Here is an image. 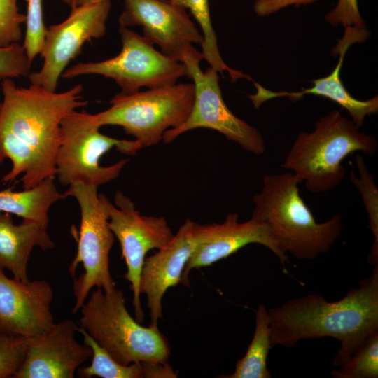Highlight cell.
I'll return each instance as SVG.
<instances>
[{
    "label": "cell",
    "instance_id": "cell-1",
    "mask_svg": "<svg viewBox=\"0 0 378 378\" xmlns=\"http://www.w3.org/2000/svg\"><path fill=\"white\" fill-rule=\"evenodd\" d=\"M0 164L6 158L10 171L1 182L20 181L29 189L46 178L56 176L55 160L62 141L61 122L67 115L88 104L82 84L62 92L38 85L18 87L11 78L1 83Z\"/></svg>",
    "mask_w": 378,
    "mask_h": 378
},
{
    "label": "cell",
    "instance_id": "cell-2",
    "mask_svg": "<svg viewBox=\"0 0 378 378\" xmlns=\"http://www.w3.org/2000/svg\"><path fill=\"white\" fill-rule=\"evenodd\" d=\"M267 311L272 347L293 348L301 340L333 337L341 344L333 360L340 366L378 331V265L358 288L338 301L308 294Z\"/></svg>",
    "mask_w": 378,
    "mask_h": 378
},
{
    "label": "cell",
    "instance_id": "cell-3",
    "mask_svg": "<svg viewBox=\"0 0 378 378\" xmlns=\"http://www.w3.org/2000/svg\"><path fill=\"white\" fill-rule=\"evenodd\" d=\"M300 180L291 172L266 174L252 197V218L263 222L279 250L299 260L328 253L341 234L342 218L317 223L300 195Z\"/></svg>",
    "mask_w": 378,
    "mask_h": 378
},
{
    "label": "cell",
    "instance_id": "cell-4",
    "mask_svg": "<svg viewBox=\"0 0 378 378\" xmlns=\"http://www.w3.org/2000/svg\"><path fill=\"white\" fill-rule=\"evenodd\" d=\"M377 140L360 131L351 120L332 110L320 118L312 132H300L281 167L304 181L307 190L323 193L340 186L343 160L354 152L374 155Z\"/></svg>",
    "mask_w": 378,
    "mask_h": 378
},
{
    "label": "cell",
    "instance_id": "cell-5",
    "mask_svg": "<svg viewBox=\"0 0 378 378\" xmlns=\"http://www.w3.org/2000/svg\"><path fill=\"white\" fill-rule=\"evenodd\" d=\"M80 310V327L119 363L168 362V340L158 324L145 327L131 316L122 290L107 293L97 288Z\"/></svg>",
    "mask_w": 378,
    "mask_h": 378
},
{
    "label": "cell",
    "instance_id": "cell-6",
    "mask_svg": "<svg viewBox=\"0 0 378 378\" xmlns=\"http://www.w3.org/2000/svg\"><path fill=\"white\" fill-rule=\"evenodd\" d=\"M195 99L193 83H178L132 94L119 93L105 111L92 114L100 127L118 125L143 147L158 144L164 133L182 125Z\"/></svg>",
    "mask_w": 378,
    "mask_h": 378
},
{
    "label": "cell",
    "instance_id": "cell-7",
    "mask_svg": "<svg viewBox=\"0 0 378 378\" xmlns=\"http://www.w3.org/2000/svg\"><path fill=\"white\" fill-rule=\"evenodd\" d=\"M92 114L74 111L61 122L62 141L56 160V176L62 186L76 182L99 186L115 179L127 162L122 159L111 166L100 164V158L112 148L135 155L143 148L136 140L118 139L99 131Z\"/></svg>",
    "mask_w": 378,
    "mask_h": 378
},
{
    "label": "cell",
    "instance_id": "cell-8",
    "mask_svg": "<svg viewBox=\"0 0 378 378\" xmlns=\"http://www.w3.org/2000/svg\"><path fill=\"white\" fill-rule=\"evenodd\" d=\"M97 188L76 182L70 185L64 193L77 200L80 210L79 232L75 230L71 232L77 241V253L69 272L74 276L77 267L82 264L84 272L74 281L73 314L80 310L93 288H101L107 293L115 289L109 270V253L115 236L108 225L107 208L97 193Z\"/></svg>",
    "mask_w": 378,
    "mask_h": 378
},
{
    "label": "cell",
    "instance_id": "cell-9",
    "mask_svg": "<svg viewBox=\"0 0 378 378\" xmlns=\"http://www.w3.org/2000/svg\"><path fill=\"white\" fill-rule=\"evenodd\" d=\"M120 52L101 62H80L66 69L62 78L97 74L115 81L121 93L132 94L142 87L156 88L175 84L187 76L183 62L175 60L154 48L146 37L120 26Z\"/></svg>",
    "mask_w": 378,
    "mask_h": 378
},
{
    "label": "cell",
    "instance_id": "cell-10",
    "mask_svg": "<svg viewBox=\"0 0 378 378\" xmlns=\"http://www.w3.org/2000/svg\"><path fill=\"white\" fill-rule=\"evenodd\" d=\"M202 59V52L194 48L182 60L187 76L193 80L194 102L186 120L176 128L167 130L163 134V141L172 142L193 129L208 128L220 132L251 153L262 154L266 149L263 136L227 107L220 88L218 72L211 66L203 71L200 66Z\"/></svg>",
    "mask_w": 378,
    "mask_h": 378
},
{
    "label": "cell",
    "instance_id": "cell-11",
    "mask_svg": "<svg viewBox=\"0 0 378 378\" xmlns=\"http://www.w3.org/2000/svg\"><path fill=\"white\" fill-rule=\"evenodd\" d=\"M108 211V225L118 240L127 272L125 277L130 284L132 305L136 320L141 323L144 314L140 300V278L147 253L164 246L174 237L164 217L140 214L134 203L121 191L114 195V204L104 194H100Z\"/></svg>",
    "mask_w": 378,
    "mask_h": 378
},
{
    "label": "cell",
    "instance_id": "cell-12",
    "mask_svg": "<svg viewBox=\"0 0 378 378\" xmlns=\"http://www.w3.org/2000/svg\"><path fill=\"white\" fill-rule=\"evenodd\" d=\"M111 6V0H102L75 7L63 22L47 27L40 52L43 64L27 76L31 84L55 92L59 78L84 43L105 34Z\"/></svg>",
    "mask_w": 378,
    "mask_h": 378
},
{
    "label": "cell",
    "instance_id": "cell-13",
    "mask_svg": "<svg viewBox=\"0 0 378 378\" xmlns=\"http://www.w3.org/2000/svg\"><path fill=\"white\" fill-rule=\"evenodd\" d=\"M121 27L141 26L144 36L159 46L162 52L182 62L187 53L202 45L201 33L186 9L166 0H122Z\"/></svg>",
    "mask_w": 378,
    "mask_h": 378
},
{
    "label": "cell",
    "instance_id": "cell-14",
    "mask_svg": "<svg viewBox=\"0 0 378 378\" xmlns=\"http://www.w3.org/2000/svg\"><path fill=\"white\" fill-rule=\"evenodd\" d=\"M237 213L229 214L222 223L196 224V245L183 272L181 281L188 286L189 273L226 258L251 244H258L270 250L284 267L289 262L272 239L270 231L262 221L253 218L239 223Z\"/></svg>",
    "mask_w": 378,
    "mask_h": 378
},
{
    "label": "cell",
    "instance_id": "cell-15",
    "mask_svg": "<svg viewBox=\"0 0 378 378\" xmlns=\"http://www.w3.org/2000/svg\"><path fill=\"white\" fill-rule=\"evenodd\" d=\"M52 300L46 281L10 279L0 269V334L27 339L43 334L55 323Z\"/></svg>",
    "mask_w": 378,
    "mask_h": 378
},
{
    "label": "cell",
    "instance_id": "cell-16",
    "mask_svg": "<svg viewBox=\"0 0 378 378\" xmlns=\"http://www.w3.org/2000/svg\"><path fill=\"white\" fill-rule=\"evenodd\" d=\"M80 326L70 319L55 323L43 334L28 339L27 358L14 378H73L92 351L76 339Z\"/></svg>",
    "mask_w": 378,
    "mask_h": 378
},
{
    "label": "cell",
    "instance_id": "cell-17",
    "mask_svg": "<svg viewBox=\"0 0 378 378\" xmlns=\"http://www.w3.org/2000/svg\"><path fill=\"white\" fill-rule=\"evenodd\" d=\"M369 35L370 33L365 28L344 27L343 37L338 40L332 50V55H339L337 64L327 76L313 80L312 88L297 92H273L254 81L256 92L248 96L254 108L258 109L265 102L274 98L287 97L291 101L296 102L304 95L314 94L330 99L346 109L349 113L351 120L360 129L367 116L378 112V96L366 100L354 97L344 85L340 78V71L349 47L354 43L365 41Z\"/></svg>",
    "mask_w": 378,
    "mask_h": 378
},
{
    "label": "cell",
    "instance_id": "cell-18",
    "mask_svg": "<svg viewBox=\"0 0 378 378\" xmlns=\"http://www.w3.org/2000/svg\"><path fill=\"white\" fill-rule=\"evenodd\" d=\"M196 224L186 219L164 246L144 260L139 290L147 298L150 324H158L162 318L164 294L181 281L183 272L196 245Z\"/></svg>",
    "mask_w": 378,
    "mask_h": 378
},
{
    "label": "cell",
    "instance_id": "cell-19",
    "mask_svg": "<svg viewBox=\"0 0 378 378\" xmlns=\"http://www.w3.org/2000/svg\"><path fill=\"white\" fill-rule=\"evenodd\" d=\"M47 228L28 220L15 225L10 214L0 212V269L8 270L16 279L28 281L27 264L33 248L46 251L55 246Z\"/></svg>",
    "mask_w": 378,
    "mask_h": 378
},
{
    "label": "cell",
    "instance_id": "cell-20",
    "mask_svg": "<svg viewBox=\"0 0 378 378\" xmlns=\"http://www.w3.org/2000/svg\"><path fill=\"white\" fill-rule=\"evenodd\" d=\"M53 178H46L36 186L22 191L0 190V212L15 214L23 220L48 226V211L58 200L66 198L57 190Z\"/></svg>",
    "mask_w": 378,
    "mask_h": 378
},
{
    "label": "cell",
    "instance_id": "cell-21",
    "mask_svg": "<svg viewBox=\"0 0 378 378\" xmlns=\"http://www.w3.org/2000/svg\"><path fill=\"white\" fill-rule=\"evenodd\" d=\"M268 311L259 304L255 312V328L253 337L243 358L235 365L234 372L225 378H271L267 360L271 346Z\"/></svg>",
    "mask_w": 378,
    "mask_h": 378
},
{
    "label": "cell",
    "instance_id": "cell-22",
    "mask_svg": "<svg viewBox=\"0 0 378 378\" xmlns=\"http://www.w3.org/2000/svg\"><path fill=\"white\" fill-rule=\"evenodd\" d=\"M166 1L190 10L201 28L204 37L203 43L201 45L202 54L203 58L210 64L211 67L222 74L227 72L232 82H236L240 78H247V75L241 71L228 66L220 56L217 36L211 22L209 0Z\"/></svg>",
    "mask_w": 378,
    "mask_h": 378
},
{
    "label": "cell",
    "instance_id": "cell-23",
    "mask_svg": "<svg viewBox=\"0 0 378 378\" xmlns=\"http://www.w3.org/2000/svg\"><path fill=\"white\" fill-rule=\"evenodd\" d=\"M78 332L83 336V343L92 351L91 364L88 367L78 369L79 377L145 378L143 361L122 365L102 347L85 330L80 327Z\"/></svg>",
    "mask_w": 378,
    "mask_h": 378
},
{
    "label": "cell",
    "instance_id": "cell-24",
    "mask_svg": "<svg viewBox=\"0 0 378 378\" xmlns=\"http://www.w3.org/2000/svg\"><path fill=\"white\" fill-rule=\"evenodd\" d=\"M358 171L356 176L350 173V179L360 194L362 202L368 215V227L373 234L374 241L368 256L372 265H378V188L372 174L369 172L362 155L355 157Z\"/></svg>",
    "mask_w": 378,
    "mask_h": 378
},
{
    "label": "cell",
    "instance_id": "cell-25",
    "mask_svg": "<svg viewBox=\"0 0 378 378\" xmlns=\"http://www.w3.org/2000/svg\"><path fill=\"white\" fill-rule=\"evenodd\" d=\"M331 375L335 378L378 377V331L373 332L363 344Z\"/></svg>",
    "mask_w": 378,
    "mask_h": 378
},
{
    "label": "cell",
    "instance_id": "cell-26",
    "mask_svg": "<svg viewBox=\"0 0 378 378\" xmlns=\"http://www.w3.org/2000/svg\"><path fill=\"white\" fill-rule=\"evenodd\" d=\"M26 31L22 44L29 60L31 62L40 54L44 43L47 27L43 12V0H26Z\"/></svg>",
    "mask_w": 378,
    "mask_h": 378
},
{
    "label": "cell",
    "instance_id": "cell-27",
    "mask_svg": "<svg viewBox=\"0 0 378 378\" xmlns=\"http://www.w3.org/2000/svg\"><path fill=\"white\" fill-rule=\"evenodd\" d=\"M29 340L0 334V378L13 377L27 358Z\"/></svg>",
    "mask_w": 378,
    "mask_h": 378
},
{
    "label": "cell",
    "instance_id": "cell-28",
    "mask_svg": "<svg viewBox=\"0 0 378 378\" xmlns=\"http://www.w3.org/2000/svg\"><path fill=\"white\" fill-rule=\"evenodd\" d=\"M17 1L0 0V48L18 43L22 37L26 15L19 12Z\"/></svg>",
    "mask_w": 378,
    "mask_h": 378
},
{
    "label": "cell",
    "instance_id": "cell-29",
    "mask_svg": "<svg viewBox=\"0 0 378 378\" xmlns=\"http://www.w3.org/2000/svg\"><path fill=\"white\" fill-rule=\"evenodd\" d=\"M31 64L23 46L19 43L0 48V80L28 76Z\"/></svg>",
    "mask_w": 378,
    "mask_h": 378
},
{
    "label": "cell",
    "instance_id": "cell-30",
    "mask_svg": "<svg viewBox=\"0 0 378 378\" xmlns=\"http://www.w3.org/2000/svg\"><path fill=\"white\" fill-rule=\"evenodd\" d=\"M325 20L332 26L339 24L365 28L358 4V0H337L335 8L325 15Z\"/></svg>",
    "mask_w": 378,
    "mask_h": 378
},
{
    "label": "cell",
    "instance_id": "cell-31",
    "mask_svg": "<svg viewBox=\"0 0 378 378\" xmlns=\"http://www.w3.org/2000/svg\"><path fill=\"white\" fill-rule=\"evenodd\" d=\"M319 0H255L253 10L258 16H267L290 5L299 6Z\"/></svg>",
    "mask_w": 378,
    "mask_h": 378
},
{
    "label": "cell",
    "instance_id": "cell-32",
    "mask_svg": "<svg viewBox=\"0 0 378 378\" xmlns=\"http://www.w3.org/2000/svg\"><path fill=\"white\" fill-rule=\"evenodd\" d=\"M62 1L63 3H64L68 6H69L71 8H73L83 6L88 4L101 1L102 0H62Z\"/></svg>",
    "mask_w": 378,
    "mask_h": 378
},
{
    "label": "cell",
    "instance_id": "cell-33",
    "mask_svg": "<svg viewBox=\"0 0 378 378\" xmlns=\"http://www.w3.org/2000/svg\"><path fill=\"white\" fill-rule=\"evenodd\" d=\"M1 102H0V109H1ZM0 166H1V164H0Z\"/></svg>",
    "mask_w": 378,
    "mask_h": 378
}]
</instances>
